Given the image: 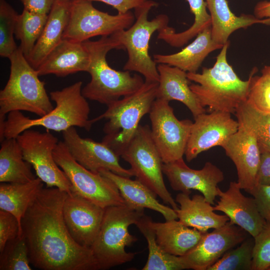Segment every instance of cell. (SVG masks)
<instances>
[{"instance_id":"cell-26","label":"cell","mask_w":270,"mask_h":270,"mask_svg":"<svg viewBox=\"0 0 270 270\" xmlns=\"http://www.w3.org/2000/svg\"><path fill=\"white\" fill-rule=\"evenodd\" d=\"M211 18V36L216 43L224 45L230 36L240 28L254 24L270 26V18H258L254 15L236 16L230 10L226 0H205Z\"/></svg>"},{"instance_id":"cell-48","label":"cell","mask_w":270,"mask_h":270,"mask_svg":"<svg viewBox=\"0 0 270 270\" xmlns=\"http://www.w3.org/2000/svg\"><path fill=\"white\" fill-rule=\"evenodd\" d=\"M268 270H270V268L268 269Z\"/></svg>"},{"instance_id":"cell-16","label":"cell","mask_w":270,"mask_h":270,"mask_svg":"<svg viewBox=\"0 0 270 270\" xmlns=\"http://www.w3.org/2000/svg\"><path fill=\"white\" fill-rule=\"evenodd\" d=\"M162 172L174 190L190 194L191 190H197L212 204L218 196V184L224 180L222 170L212 162H206L200 170H194L183 158L163 163Z\"/></svg>"},{"instance_id":"cell-27","label":"cell","mask_w":270,"mask_h":270,"mask_svg":"<svg viewBox=\"0 0 270 270\" xmlns=\"http://www.w3.org/2000/svg\"><path fill=\"white\" fill-rule=\"evenodd\" d=\"M223 46L212 40L210 27L198 33L194 40L180 51L169 54H155L153 59L156 64H166L187 72L196 73L211 52Z\"/></svg>"},{"instance_id":"cell-43","label":"cell","mask_w":270,"mask_h":270,"mask_svg":"<svg viewBox=\"0 0 270 270\" xmlns=\"http://www.w3.org/2000/svg\"><path fill=\"white\" fill-rule=\"evenodd\" d=\"M100 2L114 8L118 14L126 13L132 8H136L142 5L146 0H88Z\"/></svg>"},{"instance_id":"cell-33","label":"cell","mask_w":270,"mask_h":270,"mask_svg":"<svg viewBox=\"0 0 270 270\" xmlns=\"http://www.w3.org/2000/svg\"><path fill=\"white\" fill-rule=\"evenodd\" d=\"M234 114L238 124L256 137L260 152H270V113L258 110L246 100L238 107Z\"/></svg>"},{"instance_id":"cell-14","label":"cell","mask_w":270,"mask_h":270,"mask_svg":"<svg viewBox=\"0 0 270 270\" xmlns=\"http://www.w3.org/2000/svg\"><path fill=\"white\" fill-rule=\"evenodd\" d=\"M184 155L188 162L216 146L222 147L238 128L231 114L220 111L202 113L194 118Z\"/></svg>"},{"instance_id":"cell-23","label":"cell","mask_w":270,"mask_h":270,"mask_svg":"<svg viewBox=\"0 0 270 270\" xmlns=\"http://www.w3.org/2000/svg\"><path fill=\"white\" fill-rule=\"evenodd\" d=\"M176 201L180 204L176 210L178 220L202 232L222 226L229 221L226 214H216L202 194H195L190 198V194L181 192L176 195Z\"/></svg>"},{"instance_id":"cell-12","label":"cell","mask_w":270,"mask_h":270,"mask_svg":"<svg viewBox=\"0 0 270 270\" xmlns=\"http://www.w3.org/2000/svg\"><path fill=\"white\" fill-rule=\"evenodd\" d=\"M16 138L24 160L32 166L46 188H57L68 194L72 193L71 184L54 157V150L59 142L56 137L48 132L42 133L29 128Z\"/></svg>"},{"instance_id":"cell-11","label":"cell","mask_w":270,"mask_h":270,"mask_svg":"<svg viewBox=\"0 0 270 270\" xmlns=\"http://www.w3.org/2000/svg\"><path fill=\"white\" fill-rule=\"evenodd\" d=\"M135 16L130 11L111 15L95 8L88 0H72L68 22L62 38L82 43L96 36H108L129 28Z\"/></svg>"},{"instance_id":"cell-22","label":"cell","mask_w":270,"mask_h":270,"mask_svg":"<svg viewBox=\"0 0 270 270\" xmlns=\"http://www.w3.org/2000/svg\"><path fill=\"white\" fill-rule=\"evenodd\" d=\"M157 68L159 81L156 98L181 102L189 109L194 118L206 112L204 108L190 88L187 72L164 64H159Z\"/></svg>"},{"instance_id":"cell-32","label":"cell","mask_w":270,"mask_h":270,"mask_svg":"<svg viewBox=\"0 0 270 270\" xmlns=\"http://www.w3.org/2000/svg\"><path fill=\"white\" fill-rule=\"evenodd\" d=\"M190 10L194 15L192 24L180 32L168 26L158 32V38L172 47L179 48L186 44L198 33L211 26V18L207 12L206 3L204 0H186Z\"/></svg>"},{"instance_id":"cell-47","label":"cell","mask_w":270,"mask_h":270,"mask_svg":"<svg viewBox=\"0 0 270 270\" xmlns=\"http://www.w3.org/2000/svg\"><path fill=\"white\" fill-rule=\"evenodd\" d=\"M58 2H70L72 0H56Z\"/></svg>"},{"instance_id":"cell-40","label":"cell","mask_w":270,"mask_h":270,"mask_svg":"<svg viewBox=\"0 0 270 270\" xmlns=\"http://www.w3.org/2000/svg\"><path fill=\"white\" fill-rule=\"evenodd\" d=\"M20 227L16 218L9 212L0 210V252L7 242L19 236Z\"/></svg>"},{"instance_id":"cell-19","label":"cell","mask_w":270,"mask_h":270,"mask_svg":"<svg viewBox=\"0 0 270 270\" xmlns=\"http://www.w3.org/2000/svg\"><path fill=\"white\" fill-rule=\"evenodd\" d=\"M234 164L238 182L242 190L252 194L256 187V179L260 152L253 134L241 125L222 147Z\"/></svg>"},{"instance_id":"cell-21","label":"cell","mask_w":270,"mask_h":270,"mask_svg":"<svg viewBox=\"0 0 270 270\" xmlns=\"http://www.w3.org/2000/svg\"><path fill=\"white\" fill-rule=\"evenodd\" d=\"M90 54L84 42L63 39L38 68L39 76L53 74L65 76L78 72H86Z\"/></svg>"},{"instance_id":"cell-35","label":"cell","mask_w":270,"mask_h":270,"mask_svg":"<svg viewBox=\"0 0 270 270\" xmlns=\"http://www.w3.org/2000/svg\"><path fill=\"white\" fill-rule=\"evenodd\" d=\"M254 238H246L235 248H231L208 270H252Z\"/></svg>"},{"instance_id":"cell-46","label":"cell","mask_w":270,"mask_h":270,"mask_svg":"<svg viewBox=\"0 0 270 270\" xmlns=\"http://www.w3.org/2000/svg\"><path fill=\"white\" fill-rule=\"evenodd\" d=\"M262 75L270 79V66H266L262 70Z\"/></svg>"},{"instance_id":"cell-4","label":"cell","mask_w":270,"mask_h":270,"mask_svg":"<svg viewBox=\"0 0 270 270\" xmlns=\"http://www.w3.org/2000/svg\"><path fill=\"white\" fill-rule=\"evenodd\" d=\"M90 54L88 72L90 82L82 88V95L91 100L108 105L138 90L144 84L138 74L131 75L128 70H116L108 64L106 56L113 49L122 50L112 36H102L98 40L83 42Z\"/></svg>"},{"instance_id":"cell-15","label":"cell","mask_w":270,"mask_h":270,"mask_svg":"<svg viewBox=\"0 0 270 270\" xmlns=\"http://www.w3.org/2000/svg\"><path fill=\"white\" fill-rule=\"evenodd\" d=\"M244 232L228 221L210 232L203 233L197 244L181 256L185 269L208 270L225 252L246 238Z\"/></svg>"},{"instance_id":"cell-44","label":"cell","mask_w":270,"mask_h":270,"mask_svg":"<svg viewBox=\"0 0 270 270\" xmlns=\"http://www.w3.org/2000/svg\"><path fill=\"white\" fill-rule=\"evenodd\" d=\"M26 10L40 14H48L55 0H20Z\"/></svg>"},{"instance_id":"cell-45","label":"cell","mask_w":270,"mask_h":270,"mask_svg":"<svg viewBox=\"0 0 270 270\" xmlns=\"http://www.w3.org/2000/svg\"><path fill=\"white\" fill-rule=\"evenodd\" d=\"M254 13L258 18H270V0H262L256 3Z\"/></svg>"},{"instance_id":"cell-31","label":"cell","mask_w":270,"mask_h":270,"mask_svg":"<svg viewBox=\"0 0 270 270\" xmlns=\"http://www.w3.org/2000/svg\"><path fill=\"white\" fill-rule=\"evenodd\" d=\"M152 220L144 214L136 224L146 238L148 249V260L142 270H180L185 269L181 256L170 254L158 244L151 224Z\"/></svg>"},{"instance_id":"cell-10","label":"cell","mask_w":270,"mask_h":270,"mask_svg":"<svg viewBox=\"0 0 270 270\" xmlns=\"http://www.w3.org/2000/svg\"><path fill=\"white\" fill-rule=\"evenodd\" d=\"M53 155L68 179L72 192L104 208L126 204L116 184L100 172L90 171L78 164L64 142H58Z\"/></svg>"},{"instance_id":"cell-7","label":"cell","mask_w":270,"mask_h":270,"mask_svg":"<svg viewBox=\"0 0 270 270\" xmlns=\"http://www.w3.org/2000/svg\"><path fill=\"white\" fill-rule=\"evenodd\" d=\"M144 209L126 204L105 208L100 230L90 247L98 270H108L131 261L136 253L125 250L138 240L128 231L144 214Z\"/></svg>"},{"instance_id":"cell-18","label":"cell","mask_w":270,"mask_h":270,"mask_svg":"<svg viewBox=\"0 0 270 270\" xmlns=\"http://www.w3.org/2000/svg\"><path fill=\"white\" fill-rule=\"evenodd\" d=\"M105 208L72 192L67 194L63 216L72 236L80 245L90 248L100 228Z\"/></svg>"},{"instance_id":"cell-30","label":"cell","mask_w":270,"mask_h":270,"mask_svg":"<svg viewBox=\"0 0 270 270\" xmlns=\"http://www.w3.org/2000/svg\"><path fill=\"white\" fill-rule=\"evenodd\" d=\"M31 164L24 158L16 138H4L0 142V182L26 183L36 178Z\"/></svg>"},{"instance_id":"cell-1","label":"cell","mask_w":270,"mask_h":270,"mask_svg":"<svg viewBox=\"0 0 270 270\" xmlns=\"http://www.w3.org/2000/svg\"><path fill=\"white\" fill-rule=\"evenodd\" d=\"M67 194L57 188H43L22 218L30 264L42 270H98L91 248L76 242L66 224L63 206Z\"/></svg>"},{"instance_id":"cell-38","label":"cell","mask_w":270,"mask_h":270,"mask_svg":"<svg viewBox=\"0 0 270 270\" xmlns=\"http://www.w3.org/2000/svg\"><path fill=\"white\" fill-rule=\"evenodd\" d=\"M254 68L250 74L251 82L248 101L258 110L270 113V79L262 75L254 76Z\"/></svg>"},{"instance_id":"cell-5","label":"cell","mask_w":270,"mask_h":270,"mask_svg":"<svg viewBox=\"0 0 270 270\" xmlns=\"http://www.w3.org/2000/svg\"><path fill=\"white\" fill-rule=\"evenodd\" d=\"M158 84L144 82L136 91L111 102L102 114L91 120L92 124L108 120L102 142L119 156L134 137L142 118L149 114L156 99Z\"/></svg>"},{"instance_id":"cell-42","label":"cell","mask_w":270,"mask_h":270,"mask_svg":"<svg viewBox=\"0 0 270 270\" xmlns=\"http://www.w3.org/2000/svg\"><path fill=\"white\" fill-rule=\"evenodd\" d=\"M257 186H270V152L264 151L260 152V164L256 175Z\"/></svg>"},{"instance_id":"cell-41","label":"cell","mask_w":270,"mask_h":270,"mask_svg":"<svg viewBox=\"0 0 270 270\" xmlns=\"http://www.w3.org/2000/svg\"><path fill=\"white\" fill-rule=\"evenodd\" d=\"M251 195L266 222L270 224V186H257Z\"/></svg>"},{"instance_id":"cell-29","label":"cell","mask_w":270,"mask_h":270,"mask_svg":"<svg viewBox=\"0 0 270 270\" xmlns=\"http://www.w3.org/2000/svg\"><path fill=\"white\" fill-rule=\"evenodd\" d=\"M43 183L38 177L26 183L1 182L0 184V210L9 212L16 218L20 236H22V220L43 188Z\"/></svg>"},{"instance_id":"cell-28","label":"cell","mask_w":270,"mask_h":270,"mask_svg":"<svg viewBox=\"0 0 270 270\" xmlns=\"http://www.w3.org/2000/svg\"><path fill=\"white\" fill-rule=\"evenodd\" d=\"M158 244L166 252L182 256L194 247L203 232L190 228L179 220H172L164 222H152Z\"/></svg>"},{"instance_id":"cell-3","label":"cell","mask_w":270,"mask_h":270,"mask_svg":"<svg viewBox=\"0 0 270 270\" xmlns=\"http://www.w3.org/2000/svg\"><path fill=\"white\" fill-rule=\"evenodd\" d=\"M230 42L224 44L210 68H203L201 73L187 72L190 89L202 106L210 112L220 111L234 114L238 107L248 98L251 77L242 80L226 58Z\"/></svg>"},{"instance_id":"cell-9","label":"cell","mask_w":270,"mask_h":270,"mask_svg":"<svg viewBox=\"0 0 270 270\" xmlns=\"http://www.w3.org/2000/svg\"><path fill=\"white\" fill-rule=\"evenodd\" d=\"M120 156L130 166L134 176L176 210L178 206L167 190L163 178L160 154L148 125H139L136 134Z\"/></svg>"},{"instance_id":"cell-24","label":"cell","mask_w":270,"mask_h":270,"mask_svg":"<svg viewBox=\"0 0 270 270\" xmlns=\"http://www.w3.org/2000/svg\"><path fill=\"white\" fill-rule=\"evenodd\" d=\"M100 173L116 184L127 205L136 209L148 208L156 211L162 214L166 220L178 218L174 210L160 204L156 200L158 196L137 179L133 180L108 170H102Z\"/></svg>"},{"instance_id":"cell-25","label":"cell","mask_w":270,"mask_h":270,"mask_svg":"<svg viewBox=\"0 0 270 270\" xmlns=\"http://www.w3.org/2000/svg\"><path fill=\"white\" fill-rule=\"evenodd\" d=\"M70 4L71 0L60 2L55 0L41 36L26 59L36 70L63 40L70 18Z\"/></svg>"},{"instance_id":"cell-39","label":"cell","mask_w":270,"mask_h":270,"mask_svg":"<svg viewBox=\"0 0 270 270\" xmlns=\"http://www.w3.org/2000/svg\"><path fill=\"white\" fill-rule=\"evenodd\" d=\"M254 238L252 270H268L270 268V224L266 223Z\"/></svg>"},{"instance_id":"cell-34","label":"cell","mask_w":270,"mask_h":270,"mask_svg":"<svg viewBox=\"0 0 270 270\" xmlns=\"http://www.w3.org/2000/svg\"><path fill=\"white\" fill-rule=\"evenodd\" d=\"M48 18V14L32 12L24 8L18 15L14 35L20 40L19 47L26 59L40 36Z\"/></svg>"},{"instance_id":"cell-6","label":"cell","mask_w":270,"mask_h":270,"mask_svg":"<svg viewBox=\"0 0 270 270\" xmlns=\"http://www.w3.org/2000/svg\"><path fill=\"white\" fill-rule=\"evenodd\" d=\"M10 74L0 92V118L14 111H26L42 116L54 108L46 93L44 82L18 46L8 58Z\"/></svg>"},{"instance_id":"cell-20","label":"cell","mask_w":270,"mask_h":270,"mask_svg":"<svg viewBox=\"0 0 270 270\" xmlns=\"http://www.w3.org/2000/svg\"><path fill=\"white\" fill-rule=\"evenodd\" d=\"M238 182H231L228 189L218 188L219 200L213 209L224 214L229 222L256 236L266 224L260 214L254 198L244 196Z\"/></svg>"},{"instance_id":"cell-13","label":"cell","mask_w":270,"mask_h":270,"mask_svg":"<svg viewBox=\"0 0 270 270\" xmlns=\"http://www.w3.org/2000/svg\"><path fill=\"white\" fill-rule=\"evenodd\" d=\"M149 116L152 137L163 163L183 158L193 122L179 120L169 102L158 98L154 101Z\"/></svg>"},{"instance_id":"cell-17","label":"cell","mask_w":270,"mask_h":270,"mask_svg":"<svg viewBox=\"0 0 270 270\" xmlns=\"http://www.w3.org/2000/svg\"><path fill=\"white\" fill-rule=\"evenodd\" d=\"M62 134L72 156L86 168L96 172L108 170L124 176H134L130 168H124L120 164L119 156L103 142L82 138L75 127L63 131Z\"/></svg>"},{"instance_id":"cell-36","label":"cell","mask_w":270,"mask_h":270,"mask_svg":"<svg viewBox=\"0 0 270 270\" xmlns=\"http://www.w3.org/2000/svg\"><path fill=\"white\" fill-rule=\"evenodd\" d=\"M28 246L24 236L8 240L0 252V270H31Z\"/></svg>"},{"instance_id":"cell-2","label":"cell","mask_w":270,"mask_h":270,"mask_svg":"<svg viewBox=\"0 0 270 270\" xmlns=\"http://www.w3.org/2000/svg\"><path fill=\"white\" fill-rule=\"evenodd\" d=\"M82 82L78 81L62 90L50 92L56 107L48 114L38 118L26 117L20 111L8 114L7 118L0 122V140L16 138L26 130L40 126L47 130L63 132L72 127L89 131L92 125L89 119L90 108L82 95Z\"/></svg>"},{"instance_id":"cell-37","label":"cell","mask_w":270,"mask_h":270,"mask_svg":"<svg viewBox=\"0 0 270 270\" xmlns=\"http://www.w3.org/2000/svg\"><path fill=\"white\" fill-rule=\"evenodd\" d=\"M18 14L5 0H0V56L9 58L18 48L14 40Z\"/></svg>"},{"instance_id":"cell-8","label":"cell","mask_w":270,"mask_h":270,"mask_svg":"<svg viewBox=\"0 0 270 270\" xmlns=\"http://www.w3.org/2000/svg\"><path fill=\"white\" fill-rule=\"evenodd\" d=\"M157 5L156 2L146 0L134 9L136 20L129 28L110 36L128 52V59L123 70L140 73L146 82L159 81L157 64L148 52L152 36L168 26L169 19L165 14H158L151 20H148L150 11Z\"/></svg>"}]
</instances>
